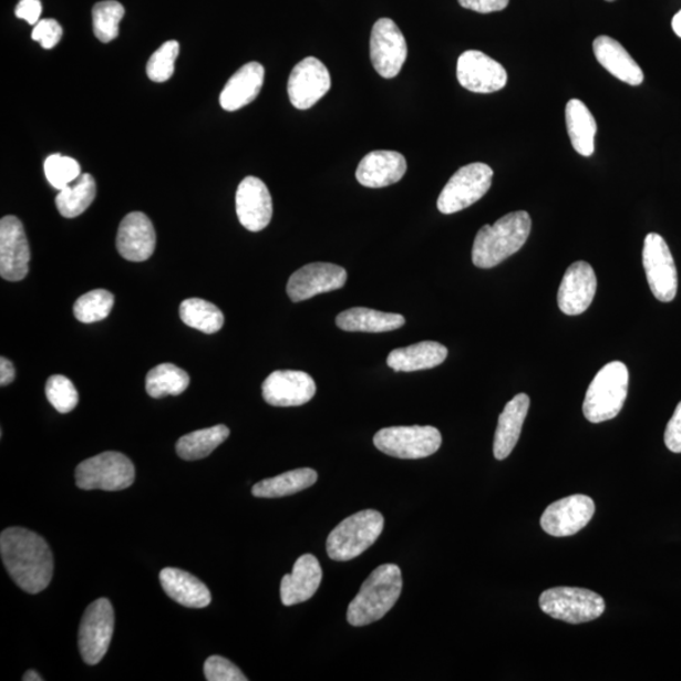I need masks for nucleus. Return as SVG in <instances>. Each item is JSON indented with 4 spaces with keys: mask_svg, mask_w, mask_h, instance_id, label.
Here are the masks:
<instances>
[{
    "mask_svg": "<svg viewBox=\"0 0 681 681\" xmlns=\"http://www.w3.org/2000/svg\"><path fill=\"white\" fill-rule=\"evenodd\" d=\"M0 556L16 585L30 595L48 588L53 576L49 544L29 529L8 528L0 535Z\"/></svg>",
    "mask_w": 681,
    "mask_h": 681,
    "instance_id": "f257e3e1",
    "label": "nucleus"
},
{
    "mask_svg": "<svg viewBox=\"0 0 681 681\" xmlns=\"http://www.w3.org/2000/svg\"><path fill=\"white\" fill-rule=\"evenodd\" d=\"M530 231L532 219L526 211L507 214L494 225L481 227L472 248V261L481 269L502 265L524 247Z\"/></svg>",
    "mask_w": 681,
    "mask_h": 681,
    "instance_id": "f03ea898",
    "label": "nucleus"
},
{
    "mask_svg": "<svg viewBox=\"0 0 681 681\" xmlns=\"http://www.w3.org/2000/svg\"><path fill=\"white\" fill-rule=\"evenodd\" d=\"M403 589L402 570L396 565L378 567L363 582L349 605L351 626H367L381 619L395 606Z\"/></svg>",
    "mask_w": 681,
    "mask_h": 681,
    "instance_id": "7ed1b4c3",
    "label": "nucleus"
},
{
    "mask_svg": "<svg viewBox=\"0 0 681 681\" xmlns=\"http://www.w3.org/2000/svg\"><path fill=\"white\" fill-rule=\"evenodd\" d=\"M629 390V370L621 361L607 363L590 383L584 414L590 423L613 420L622 411Z\"/></svg>",
    "mask_w": 681,
    "mask_h": 681,
    "instance_id": "20e7f679",
    "label": "nucleus"
},
{
    "mask_svg": "<svg viewBox=\"0 0 681 681\" xmlns=\"http://www.w3.org/2000/svg\"><path fill=\"white\" fill-rule=\"evenodd\" d=\"M384 516L363 510L344 519L327 538V554L332 560L355 559L374 544L384 530Z\"/></svg>",
    "mask_w": 681,
    "mask_h": 681,
    "instance_id": "39448f33",
    "label": "nucleus"
},
{
    "mask_svg": "<svg viewBox=\"0 0 681 681\" xmlns=\"http://www.w3.org/2000/svg\"><path fill=\"white\" fill-rule=\"evenodd\" d=\"M541 611L553 619L571 625L597 620L606 610L605 599L592 590L577 587H556L540 596Z\"/></svg>",
    "mask_w": 681,
    "mask_h": 681,
    "instance_id": "423d86ee",
    "label": "nucleus"
},
{
    "mask_svg": "<svg viewBox=\"0 0 681 681\" xmlns=\"http://www.w3.org/2000/svg\"><path fill=\"white\" fill-rule=\"evenodd\" d=\"M76 485L81 489L122 492L133 485V462L120 452H104L81 462L75 471Z\"/></svg>",
    "mask_w": 681,
    "mask_h": 681,
    "instance_id": "0eeeda50",
    "label": "nucleus"
},
{
    "mask_svg": "<svg viewBox=\"0 0 681 681\" xmlns=\"http://www.w3.org/2000/svg\"><path fill=\"white\" fill-rule=\"evenodd\" d=\"M374 444L390 457L421 460L441 448L442 434L431 425L390 426L375 434Z\"/></svg>",
    "mask_w": 681,
    "mask_h": 681,
    "instance_id": "6e6552de",
    "label": "nucleus"
},
{
    "mask_svg": "<svg viewBox=\"0 0 681 681\" xmlns=\"http://www.w3.org/2000/svg\"><path fill=\"white\" fill-rule=\"evenodd\" d=\"M494 171L485 163H471L460 168L438 197V210L444 215L456 214L476 204L493 185Z\"/></svg>",
    "mask_w": 681,
    "mask_h": 681,
    "instance_id": "1a4fd4ad",
    "label": "nucleus"
},
{
    "mask_svg": "<svg viewBox=\"0 0 681 681\" xmlns=\"http://www.w3.org/2000/svg\"><path fill=\"white\" fill-rule=\"evenodd\" d=\"M114 623V610L109 599H96L86 608L79 629V650L87 665L99 664L106 656Z\"/></svg>",
    "mask_w": 681,
    "mask_h": 681,
    "instance_id": "9d476101",
    "label": "nucleus"
},
{
    "mask_svg": "<svg viewBox=\"0 0 681 681\" xmlns=\"http://www.w3.org/2000/svg\"><path fill=\"white\" fill-rule=\"evenodd\" d=\"M642 265L653 297L664 303L674 301L678 293L675 261L659 234L651 233L644 238Z\"/></svg>",
    "mask_w": 681,
    "mask_h": 681,
    "instance_id": "9b49d317",
    "label": "nucleus"
},
{
    "mask_svg": "<svg viewBox=\"0 0 681 681\" xmlns=\"http://www.w3.org/2000/svg\"><path fill=\"white\" fill-rule=\"evenodd\" d=\"M370 58L381 78L394 79L402 71L407 58V44L402 31L390 18H381L372 27Z\"/></svg>",
    "mask_w": 681,
    "mask_h": 681,
    "instance_id": "f8f14e48",
    "label": "nucleus"
},
{
    "mask_svg": "<svg viewBox=\"0 0 681 681\" xmlns=\"http://www.w3.org/2000/svg\"><path fill=\"white\" fill-rule=\"evenodd\" d=\"M596 513L592 498L586 495H571L553 503L544 512L540 525L551 537H570L586 526Z\"/></svg>",
    "mask_w": 681,
    "mask_h": 681,
    "instance_id": "ddd939ff",
    "label": "nucleus"
},
{
    "mask_svg": "<svg viewBox=\"0 0 681 681\" xmlns=\"http://www.w3.org/2000/svg\"><path fill=\"white\" fill-rule=\"evenodd\" d=\"M331 75L323 62L306 58L297 63L288 80L290 103L299 111H307L329 93Z\"/></svg>",
    "mask_w": 681,
    "mask_h": 681,
    "instance_id": "4468645a",
    "label": "nucleus"
},
{
    "mask_svg": "<svg viewBox=\"0 0 681 681\" xmlns=\"http://www.w3.org/2000/svg\"><path fill=\"white\" fill-rule=\"evenodd\" d=\"M348 281V271L331 262H311L290 276L287 295L293 302H303L317 295L341 289Z\"/></svg>",
    "mask_w": 681,
    "mask_h": 681,
    "instance_id": "2eb2a0df",
    "label": "nucleus"
},
{
    "mask_svg": "<svg viewBox=\"0 0 681 681\" xmlns=\"http://www.w3.org/2000/svg\"><path fill=\"white\" fill-rule=\"evenodd\" d=\"M31 250L23 224L16 216L0 221V276L20 281L29 275Z\"/></svg>",
    "mask_w": 681,
    "mask_h": 681,
    "instance_id": "dca6fc26",
    "label": "nucleus"
},
{
    "mask_svg": "<svg viewBox=\"0 0 681 681\" xmlns=\"http://www.w3.org/2000/svg\"><path fill=\"white\" fill-rule=\"evenodd\" d=\"M457 79L461 86L477 94L496 93L506 86L507 72L484 52H463L457 62Z\"/></svg>",
    "mask_w": 681,
    "mask_h": 681,
    "instance_id": "f3484780",
    "label": "nucleus"
},
{
    "mask_svg": "<svg viewBox=\"0 0 681 681\" xmlns=\"http://www.w3.org/2000/svg\"><path fill=\"white\" fill-rule=\"evenodd\" d=\"M262 398L272 406H301L312 401L316 383L305 371L277 370L261 385Z\"/></svg>",
    "mask_w": 681,
    "mask_h": 681,
    "instance_id": "a211bd4d",
    "label": "nucleus"
},
{
    "mask_svg": "<svg viewBox=\"0 0 681 681\" xmlns=\"http://www.w3.org/2000/svg\"><path fill=\"white\" fill-rule=\"evenodd\" d=\"M236 215L245 229L251 233L265 230L271 221L272 202L265 182L258 177H245L236 190Z\"/></svg>",
    "mask_w": 681,
    "mask_h": 681,
    "instance_id": "6ab92c4d",
    "label": "nucleus"
},
{
    "mask_svg": "<svg viewBox=\"0 0 681 681\" xmlns=\"http://www.w3.org/2000/svg\"><path fill=\"white\" fill-rule=\"evenodd\" d=\"M597 290L596 272L587 261H576L571 265L558 290V306L568 316L585 313L592 305Z\"/></svg>",
    "mask_w": 681,
    "mask_h": 681,
    "instance_id": "aec40b11",
    "label": "nucleus"
},
{
    "mask_svg": "<svg viewBox=\"0 0 681 681\" xmlns=\"http://www.w3.org/2000/svg\"><path fill=\"white\" fill-rule=\"evenodd\" d=\"M157 235L149 217L143 213L126 215L116 236V249L130 261L148 260L156 249Z\"/></svg>",
    "mask_w": 681,
    "mask_h": 681,
    "instance_id": "412c9836",
    "label": "nucleus"
},
{
    "mask_svg": "<svg viewBox=\"0 0 681 681\" xmlns=\"http://www.w3.org/2000/svg\"><path fill=\"white\" fill-rule=\"evenodd\" d=\"M406 159L394 151H374L363 157L357 179L363 187L383 188L398 184L406 172Z\"/></svg>",
    "mask_w": 681,
    "mask_h": 681,
    "instance_id": "4be33fe9",
    "label": "nucleus"
},
{
    "mask_svg": "<svg viewBox=\"0 0 681 681\" xmlns=\"http://www.w3.org/2000/svg\"><path fill=\"white\" fill-rule=\"evenodd\" d=\"M320 561L312 554H305L295 563L292 574L280 584V599L285 606L303 603L311 599L322 582Z\"/></svg>",
    "mask_w": 681,
    "mask_h": 681,
    "instance_id": "5701e85b",
    "label": "nucleus"
},
{
    "mask_svg": "<svg viewBox=\"0 0 681 681\" xmlns=\"http://www.w3.org/2000/svg\"><path fill=\"white\" fill-rule=\"evenodd\" d=\"M266 70L258 62H249L231 76L220 95V105L226 112H236L249 105L265 84Z\"/></svg>",
    "mask_w": 681,
    "mask_h": 681,
    "instance_id": "b1692460",
    "label": "nucleus"
},
{
    "mask_svg": "<svg viewBox=\"0 0 681 681\" xmlns=\"http://www.w3.org/2000/svg\"><path fill=\"white\" fill-rule=\"evenodd\" d=\"M529 406L530 398L526 394H517L499 414L494 440V456L496 460L503 461L510 456L517 442H519Z\"/></svg>",
    "mask_w": 681,
    "mask_h": 681,
    "instance_id": "393cba45",
    "label": "nucleus"
},
{
    "mask_svg": "<svg viewBox=\"0 0 681 681\" xmlns=\"http://www.w3.org/2000/svg\"><path fill=\"white\" fill-rule=\"evenodd\" d=\"M594 52L597 61L615 78L631 86L642 83V70L619 41L599 35L594 42Z\"/></svg>",
    "mask_w": 681,
    "mask_h": 681,
    "instance_id": "a878e982",
    "label": "nucleus"
},
{
    "mask_svg": "<svg viewBox=\"0 0 681 681\" xmlns=\"http://www.w3.org/2000/svg\"><path fill=\"white\" fill-rule=\"evenodd\" d=\"M159 580L163 590L175 602L188 608H205L211 603V592L197 577L177 568H165Z\"/></svg>",
    "mask_w": 681,
    "mask_h": 681,
    "instance_id": "bb28decb",
    "label": "nucleus"
},
{
    "mask_svg": "<svg viewBox=\"0 0 681 681\" xmlns=\"http://www.w3.org/2000/svg\"><path fill=\"white\" fill-rule=\"evenodd\" d=\"M447 357L448 350L442 343L423 341L390 352L386 362L396 372H413L437 368Z\"/></svg>",
    "mask_w": 681,
    "mask_h": 681,
    "instance_id": "cd10ccee",
    "label": "nucleus"
},
{
    "mask_svg": "<svg viewBox=\"0 0 681 681\" xmlns=\"http://www.w3.org/2000/svg\"><path fill=\"white\" fill-rule=\"evenodd\" d=\"M336 324L347 332L380 333L401 329L405 324V318L402 314L357 307L336 317Z\"/></svg>",
    "mask_w": 681,
    "mask_h": 681,
    "instance_id": "c85d7f7f",
    "label": "nucleus"
},
{
    "mask_svg": "<svg viewBox=\"0 0 681 681\" xmlns=\"http://www.w3.org/2000/svg\"><path fill=\"white\" fill-rule=\"evenodd\" d=\"M566 122L570 143L577 153L584 157L592 156L597 123L586 104L578 99L569 100L566 106Z\"/></svg>",
    "mask_w": 681,
    "mask_h": 681,
    "instance_id": "c756f323",
    "label": "nucleus"
},
{
    "mask_svg": "<svg viewBox=\"0 0 681 681\" xmlns=\"http://www.w3.org/2000/svg\"><path fill=\"white\" fill-rule=\"evenodd\" d=\"M318 475L312 468H298L276 477L260 481L251 494L261 498H277L303 492L317 483Z\"/></svg>",
    "mask_w": 681,
    "mask_h": 681,
    "instance_id": "7c9ffc66",
    "label": "nucleus"
},
{
    "mask_svg": "<svg viewBox=\"0 0 681 681\" xmlns=\"http://www.w3.org/2000/svg\"><path fill=\"white\" fill-rule=\"evenodd\" d=\"M230 430L219 424L211 429L199 430L180 437L176 444V451L182 460H203L229 438Z\"/></svg>",
    "mask_w": 681,
    "mask_h": 681,
    "instance_id": "2f4dec72",
    "label": "nucleus"
},
{
    "mask_svg": "<svg viewBox=\"0 0 681 681\" xmlns=\"http://www.w3.org/2000/svg\"><path fill=\"white\" fill-rule=\"evenodd\" d=\"M96 197V182L90 174L81 175L71 185L60 189L56 197L59 213L66 219L84 214Z\"/></svg>",
    "mask_w": 681,
    "mask_h": 681,
    "instance_id": "473e14b6",
    "label": "nucleus"
},
{
    "mask_svg": "<svg viewBox=\"0 0 681 681\" xmlns=\"http://www.w3.org/2000/svg\"><path fill=\"white\" fill-rule=\"evenodd\" d=\"M179 317L190 329L207 334L219 332L225 322L220 308L202 298L185 299L179 306Z\"/></svg>",
    "mask_w": 681,
    "mask_h": 681,
    "instance_id": "72a5a7b5",
    "label": "nucleus"
},
{
    "mask_svg": "<svg viewBox=\"0 0 681 681\" xmlns=\"http://www.w3.org/2000/svg\"><path fill=\"white\" fill-rule=\"evenodd\" d=\"M189 385V376L185 370L174 363H161L153 368L145 378V389L154 399L167 395H180Z\"/></svg>",
    "mask_w": 681,
    "mask_h": 681,
    "instance_id": "f704fd0d",
    "label": "nucleus"
},
{
    "mask_svg": "<svg viewBox=\"0 0 681 681\" xmlns=\"http://www.w3.org/2000/svg\"><path fill=\"white\" fill-rule=\"evenodd\" d=\"M114 306V296L105 289L90 290L81 296L74 305L76 320L83 323H95L105 320Z\"/></svg>",
    "mask_w": 681,
    "mask_h": 681,
    "instance_id": "c9c22d12",
    "label": "nucleus"
},
{
    "mask_svg": "<svg viewBox=\"0 0 681 681\" xmlns=\"http://www.w3.org/2000/svg\"><path fill=\"white\" fill-rule=\"evenodd\" d=\"M125 14V9L115 0H105L96 3L93 8L94 33L100 42L109 43L120 34V23Z\"/></svg>",
    "mask_w": 681,
    "mask_h": 681,
    "instance_id": "e433bc0d",
    "label": "nucleus"
},
{
    "mask_svg": "<svg viewBox=\"0 0 681 681\" xmlns=\"http://www.w3.org/2000/svg\"><path fill=\"white\" fill-rule=\"evenodd\" d=\"M44 175L53 188L62 189L71 185L81 175L79 162L74 158L52 154L44 161Z\"/></svg>",
    "mask_w": 681,
    "mask_h": 681,
    "instance_id": "4c0bfd02",
    "label": "nucleus"
},
{
    "mask_svg": "<svg viewBox=\"0 0 681 681\" xmlns=\"http://www.w3.org/2000/svg\"><path fill=\"white\" fill-rule=\"evenodd\" d=\"M45 396L61 414H68L78 406L79 393L72 381L63 375H53L45 384Z\"/></svg>",
    "mask_w": 681,
    "mask_h": 681,
    "instance_id": "58836bf2",
    "label": "nucleus"
},
{
    "mask_svg": "<svg viewBox=\"0 0 681 681\" xmlns=\"http://www.w3.org/2000/svg\"><path fill=\"white\" fill-rule=\"evenodd\" d=\"M179 53V43L168 41L152 54L147 63V75L154 83H166L175 72V63Z\"/></svg>",
    "mask_w": 681,
    "mask_h": 681,
    "instance_id": "ea45409f",
    "label": "nucleus"
},
{
    "mask_svg": "<svg viewBox=\"0 0 681 681\" xmlns=\"http://www.w3.org/2000/svg\"><path fill=\"white\" fill-rule=\"evenodd\" d=\"M205 678L208 681H247L243 671L223 657H210L205 661Z\"/></svg>",
    "mask_w": 681,
    "mask_h": 681,
    "instance_id": "a19ab883",
    "label": "nucleus"
},
{
    "mask_svg": "<svg viewBox=\"0 0 681 681\" xmlns=\"http://www.w3.org/2000/svg\"><path fill=\"white\" fill-rule=\"evenodd\" d=\"M63 35L62 27L54 20H42L34 25L32 40L41 43L45 50H51L56 45Z\"/></svg>",
    "mask_w": 681,
    "mask_h": 681,
    "instance_id": "79ce46f5",
    "label": "nucleus"
},
{
    "mask_svg": "<svg viewBox=\"0 0 681 681\" xmlns=\"http://www.w3.org/2000/svg\"><path fill=\"white\" fill-rule=\"evenodd\" d=\"M664 441L671 452L681 453V402L667 425Z\"/></svg>",
    "mask_w": 681,
    "mask_h": 681,
    "instance_id": "37998d69",
    "label": "nucleus"
},
{
    "mask_svg": "<svg viewBox=\"0 0 681 681\" xmlns=\"http://www.w3.org/2000/svg\"><path fill=\"white\" fill-rule=\"evenodd\" d=\"M510 0H458L461 7L477 13H494L504 11Z\"/></svg>",
    "mask_w": 681,
    "mask_h": 681,
    "instance_id": "c03bdc74",
    "label": "nucleus"
},
{
    "mask_svg": "<svg viewBox=\"0 0 681 681\" xmlns=\"http://www.w3.org/2000/svg\"><path fill=\"white\" fill-rule=\"evenodd\" d=\"M41 13V0H20L16 8V16L31 25L40 22Z\"/></svg>",
    "mask_w": 681,
    "mask_h": 681,
    "instance_id": "a18cd8bd",
    "label": "nucleus"
},
{
    "mask_svg": "<svg viewBox=\"0 0 681 681\" xmlns=\"http://www.w3.org/2000/svg\"><path fill=\"white\" fill-rule=\"evenodd\" d=\"M16 378V369L13 363L6 358L0 359V385L7 386L12 383Z\"/></svg>",
    "mask_w": 681,
    "mask_h": 681,
    "instance_id": "49530a36",
    "label": "nucleus"
},
{
    "mask_svg": "<svg viewBox=\"0 0 681 681\" xmlns=\"http://www.w3.org/2000/svg\"><path fill=\"white\" fill-rule=\"evenodd\" d=\"M671 25H673V31L675 32L678 38L681 39V11L675 14V17L673 18V23H671Z\"/></svg>",
    "mask_w": 681,
    "mask_h": 681,
    "instance_id": "de8ad7c7",
    "label": "nucleus"
},
{
    "mask_svg": "<svg viewBox=\"0 0 681 681\" xmlns=\"http://www.w3.org/2000/svg\"><path fill=\"white\" fill-rule=\"evenodd\" d=\"M23 680L24 681H41L43 680L40 674L35 673L34 670H29L27 671V673L23 675Z\"/></svg>",
    "mask_w": 681,
    "mask_h": 681,
    "instance_id": "09e8293b",
    "label": "nucleus"
},
{
    "mask_svg": "<svg viewBox=\"0 0 681 681\" xmlns=\"http://www.w3.org/2000/svg\"><path fill=\"white\" fill-rule=\"evenodd\" d=\"M606 2H615V0H606Z\"/></svg>",
    "mask_w": 681,
    "mask_h": 681,
    "instance_id": "8fccbe9b",
    "label": "nucleus"
}]
</instances>
